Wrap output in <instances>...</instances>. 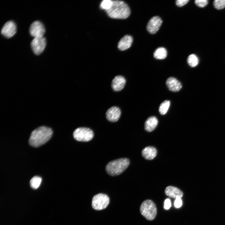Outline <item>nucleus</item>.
I'll return each mask as SVG.
<instances>
[{"mask_svg": "<svg viewBox=\"0 0 225 225\" xmlns=\"http://www.w3.org/2000/svg\"><path fill=\"white\" fill-rule=\"evenodd\" d=\"M52 129L46 126H41L31 133L29 140V144L34 147H39L47 142L51 138Z\"/></svg>", "mask_w": 225, "mask_h": 225, "instance_id": "nucleus-1", "label": "nucleus"}, {"mask_svg": "<svg viewBox=\"0 0 225 225\" xmlns=\"http://www.w3.org/2000/svg\"><path fill=\"white\" fill-rule=\"evenodd\" d=\"M105 11L109 17L117 19H126L131 12L128 5L124 2L119 0L112 1L111 8Z\"/></svg>", "mask_w": 225, "mask_h": 225, "instance_id": "nucleus-2", "label": "nucleus"}, {"mask_svg": "<svg viewBox=\"0 0 225 225\" xmlns=\"http://www.w3.org/2000/svg\"><path fill=\"white\" fill-rule=\"evenodd\" d=\"M130 164L129 160L126 158L115 160L108 162L106 167L107 172L112 176L118 175L123 172Z\"/></svg>", "mask_w": 225, "mask_h": 225, "instance_id": "nucleus-3", "label": "nucleus"}, {"mask_svg": "<svg viewBox=\"0 0 225 225\" xmlns=\"http://www.w3.org/2000/svg\"><path fill=\"white\" fill-rule=\"evenodd\" d=\"M141 214L147 220H152L155 218L157 214V208L152 200H146L141 204L140 207Z\"/></svg>", "mask_w": 225, "mask_h": 225, "instance_id": "nucleus-4", "label": "nucleus"}, {"mask_svg": "<svg viewBox=\"0 0 225 225\" xmlns=\"http://www.w3.org/2000/svg\"><path fill=\"white\" fill-rule=\"evenodd\" d=\"M74 138L77 141L81 142H88L93 138V131L89 128L84 127H78L73 132Z\"/></svg>", "mask_w": 225, "mask_h": 225, "instance_id": "nucleus-5", "label": "nucleus"}, {"mask_svg": "<svg viewBox=\"0 0 225 225\" xmlns=\"http://www.w3.org/2000/svg\"><path fill=\"white\" fill-rule=\"evenodd\" d=\"M109 202V198L106 195L99 193L95 195L92 201V206L96 210H101L106 208Z\"/></svg>", "mask_w": 225, "mask_h": 225, "instance_id": "nucleus-6", "label": "nucleus"}, {"mask_svg": "<svg viewBox=\"0 0 225 225\" xmlns=\"http://www.w3.org/2000/svg\"><path fill=\"white\" fill-rule=\"evenodd\" d=\"M46 45V40L43 37L34 38L31 43L32 50L36 55H39L43 52Z\"/></svg>", "mask_w": 225, "mask_h": 225, "instance_id": "nucleus-7", "label": "nucleus"}, {"mask_svg": "<svg viewBox=\"0 0 225 225\" xmlns=\"http://www.w3.org/2000/svg\"><path fill=\"white\" fill-rule=\"evenodd\" d=\"M45 32L44 25L40 21H36L31 25L29 32L34 38L43 37Z\"/></svg>", "mask_w": 225, "mask_h": 225, "instance_id": "nucleus-8", "label": "nucleus"}, {"mask_svg": "<svg viewBox=\"0 0 225 225\" xmlns=\"http://www.w3.org/2000/svg\"><path fill=\"white\" fill-rule=\"evenodd\" d=\"M122 114L120 108L117 106H113L106 111L105 116L107 120L112 122H117L120 119Z\"/></svg>", "mask_w": 225, "mask_h": 225, "instance_id": "nucleus-9", "label": "nucleus"}, {"mask_svg": "<svg viewBox=\"0 0 225 225\" xmlns=\"http://www.w3.org/2000/svg\"><path fill=\"white\" fill-rule=\"evenodd\" d=\"M16 31L17 27L15 23L12 21H9L3 26L1 33L5 37L10 38L14 36Z\"/></svg>", "mask_w": 225, "mask_h": 225, "instance_id": "nucleus-10", "label": "nucleus"}, {"mask_svg": "<svg viewBox=\"0 0 225 225\" xmlns=\"http://www.w3.org/2000/svg\"><path fill=\"white\" fill-rule=\"evenodd\" d=\"M126 80L124 77L121 75H117L112 79L111 87L113 91L118 92L122 91L124 88Z\"/></svg>", "mask_w": 225, "mask_h": 225, "instance_id": "nucleus-11", "label": "nucleus"}, {"mask_svg": "<svg viewBox=\"0 0 225 225\" xmlns=\"http://www.w3.org/2000/svg\"><path fill=\"white\" fill-rule=\"evenodd\" d=\"M162 23L161 19L157 16L152 17L148 22L147 26L148 31L151 34L156 33Z\"/></svg>", "mask_w": 225, "mask_h": 225, "instance_id": "nucleus-12", "label": "nucleus"}, {"mask_svg": "<svg viewBox=\"0 0 225 225\" xmlns=\"http://www.w3.org/2000/svg\"><path fill=\"white\" fill-rule=\"evenodd\" d=\"M166 84L168 89L172 92L178 91L182 88L180 82L172 77H170L167 79Z\"/></svg>", "mask_w": 225, "mask_h": 225, "instance_id": "nucleus-13", "label": "nucleus"}, {"mask_svg": "<svg viewBox=\"0 0 225 225\" xmlns=\"http://www.w3.org/2000/svg\"><path fill=\"white\" fill-rule=\"evenodd\" d=\"M132 41V37L130 35H126L123 37L119 41L118 48L121 51L125 50L131 47Z\"/></svg>", "mask_w": 225, "mask_h": 225, "instance_id": "nucleus-14", "label": "nucleus"}, {"mask_svg": "<svg viewBox=\"0 0 225 225\" xmlns=\"http://www.w3.org/2000/svg\"><path fill=\"white\" fill-rule=\"evenodd\" d=\"M165 194L168 196L173 198L177 197L181 198L183 195L182 191L177 187L172 186H168L165 190Z\"/></svg>", "mask_w": 225, "mask_h": 225, "instance_id": "nucleus-15", "label": "nucleus"}, {"mask_svg": "<svg viewBox=\"0 0 225 225\" xmlns=\"http://www.w3.org/2000/svg\"><path fill=\"white\" fill-rule=\"evenodd\" d=\"M142 156L146 159L151 160L154 158L157 154L156 149L153 147L148 146L144 148L142 152Z\"/></svg>", "mask_w": 225, "mask_h": 225, "instance_id": "nucleus-16", "label": "nucleus"}, {"mask_svg": "<svg viewBox=\"0 0 225 225\" xmlns=\"http://www.w3.org/2000/svg\"><path fill=\"white\" fill-rule=\"evenodd\" d=\"M158 123L157 118L154 116L149 117L145 123V129L148 132L153 131L157 127Z\"/></svg>", "mask_w": 225, "mask_h": 225, "instance_id": "nucleus-17", "label": "nucleus"}, {"mask_svg": "<svg viewBox=\"0 0 225 225\" xmlns=\"http://www.w3.org/2000/svg\"><path fill=\"white\" fill-rule=\"evenodd\" d=\"M167 54L166 49L163 47H159L156 50L154 53V57L158 59H163L165 58Z\"/></svg>", "mask_w": 225, "mask_h": 225, "instance_id": "nucleus-18", "label": "nucleus"}, {"mask_svg": "<svg viewBox=\"0 0 225 225\" xmlns=\"http://www.w3.org/2000/svg\"><path fill=\"white\" fill-rule=\"evenodd\" d=\"M170 102L169 100H165L162 102L160 105L159 111L162 115L165 114L167 112L169 107Z\"/></svg>", "mask_w": 225, "mask_h": 225, "instance_id": "nucleus-19", "label": "nucleus"}, {"mask_svg": "<svg viewBox=\"0 0 225 225\" xmlns=\"http://www.w3.org/2000/svg\"><path fill=\"white\" fill-rule=\"evenodd\" d=\"M42 182V178L38 176H35L33 177L31 180L30 182L31 187L34 189L38 188Z\"/></svg>", "mask_w": 225, "mask_h": 225, "instance_id": "nucleus-20", "label": "nucleus"}, {"mask_svg": "<svg viewBox=\"0 0 225 225\" xmlns=\"http://www.w3.org/2000/svg\"><path fill=\"white\" fill-rule=\"evenodd\" d=\"M188 62L192 67H194L198 64L199 60L197 57L194 54H192L188 57Z\"/></svg>", "mask_w": 225, "mask_h": 225, "instance_id": "nucleus-21", "label": "nucleus"}, {"mask_svg": "<svg viewBox=\"0 0 225 225\" xmlns=\"http://www.w3.org/2000/svg\"><path fill=\"white\" fill-rule=\"evenodd\" d=\"M112 1L111 0H104L102 1L100 5V7L105 11L109 9L112 6Z\"/></svg>", "mask_w": 225, "mask_h": 225, "instance_id": "nucleus-22", "label": "nucleus"}, {"mask_svg": "<svg viewBox=\"0 0 225 225\" xmlns=\"http://www.w3.org/2000/svg\"><path fill=\"white\" fill-rule=\"evenodd\" d=\"M213 5L217 9H222L225 7V0H215Z\"/></svg>", "mask_w": 225, "mask_h": 225, "instance_id": "nucleus-23", "label": "nucleus"}, {"mask_svg": "<svg viewBox=\"0 0 225 225\" xmlns=\"http://www.w3.org/2000/svg\"><path fill=\"white\" fill-rule=\"evenodd\" d=\"M195 2L198 7L203 8L207 5L208 1L207 0H196Z\"/></svg>", "mask_w": 225, "mask_h": 225, "instance_id": "nucleus-24", "label": "nucleus"}, {"mask_svg": "<svg viewBox=\"0 0 225 225\" xmlns=\"http://www.w3.org/2000/svg\"><path fill=\"white\" fill-rule=\"evenodd\" d=\"M182 204V201L181 198L179 197H177L175 198L174 201V205L175 207L177 208L180 207Z\"/></svg>", "mask_w": 225, "mask_h": 225, "instance_id": "nucleus-25", "label": "nucleus"}, {"mask_svg": "<svg viewBox=\"0 0 225 225\" xmlns=\"http://www.w3.org/2000/svg\"><path fill=\"white\" fill-rule=\"evenodd\" d=\"M188 1V0H177L176 1V3L178 7H181L186 4Z\"/></svg>", "mask_w": 225, "mask_h": 225, "instance_id": "nucleus-26", "label": "nucleus"}, {"mask_svg": "<svg viewBox=\"0 0 225 225\" xmlns=\"http://www.w3.org/2000/svg\"><path fill=\"white\" fill-rule=\"evenodd\" d=\"M171 206L170 200L169 198L166 199L164 202V208L166 210L168 209Z\"/></svg>", "mask_w": 225, "mask_h": 225, "instance_id": "nucleus-27", "label": "nucleus"}]
</instances>
